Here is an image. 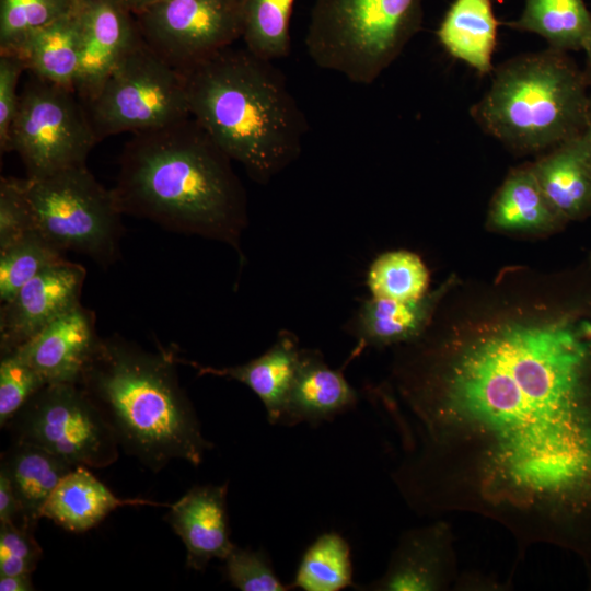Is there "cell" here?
I'll return each instance as SVG.
<instances>
[{
  "label": "cell",
  "mask_w": 591,
  "mask_h": 591,
  "mask_svg": "<svg viewBox=\"0 0 591 591\" xmlns=\"http://www.w3.org/2000/svg\"><path fill=\"white\" fill-rule=\"evenodd\" d=\"M399 432L393 479L421 514L470 512L524 547L591 505V306L502 290L399 348L376 390Z\"/></svg>",
  "instance_id": "cell-1"
},
{
  "label": "cell",
  "mask_w": 591,
  "mask_h": 591,
  "mask_svg": "<svg viewBox=\"0 0 591 591\" xmlns=\"http://www.w3.org/2000/svg\"><path fill=\"white\" fill-rule=\"evenodd\" d=\"M229 155L192 117L134 134L112 189L121 213L216 240L243 259L247 199Z\"/></svg>",
  "instance_id": "cell-2"
},
{
  "label": "cell",
  "mask_w": 591,
  "mask_h": 591,
  "mask_svg": "<svg viewBox=\"0 0 591 591\" xmlns=\"http://www.w3.org/2000/svg\"><path fill=\"white\" fill-rule=\"evenodd\" d=\"M178 70L190 116L254 182L300 157L308 120L274 61L232 45Z\"/></svg>",
  "instance_id": "cell-3"
},
{
  "label": "cell",
  "mask_w": 591,
  "mask_h": 591,
  "mask_svg": "<svg viewBox=\"0 0 591 591\" xmlns=\"http://www.w3.org/2000/svg\"><path fill=\"white\" fill-rule=\"evenodd\" d=\"M175 363L171 350L153 354L115 336L101 339L79 383L119 447L154 472L175 459L198 466L213 447L201 433Z\"/></svg>",
  "instance_id": "cell-4"
},
{
  "label": "cell",
  "mask_w": 591,
  "mask_h": 591,
  "mask_svg": "<svg viewBox=\"0 0 591 591\" xmlns=\"http://www.w3.org/2000/svg\"><path fill=\"white\" fill-rule=\"evenodd\" d=\"M588 85L567 53L547 48L524 54L496 69L471 115L511 151L544 153L584 131Z\"/></svg>",
  "instance_id": "cell-5"
},
{
  "label": "cell",
  "mask_w": 591,
  "mask_h": 591,
  "mask_svg": "<svg viewBox=\"0 0 591 591\" xmlns=\"http://www.w3.org/2000/svg\"><path fill=\"white\" fill-rule=\"evenodd\" d=\"M422 23V0H314L305 34L311 60L355 84L373 83Z\"/></svg>",
  "instance_id": "cell-6"
},
{
  "label": "cell",
  "mask_w": 591,
  "mask_h": 591,
  "mask_svg": "<svg viewBox=\"0 0 591 591\" xmlns=\"http://www.w3.org/2000/svg\"><path fill=\"white\" fill-rule=\"evenodd\" d=\"M36 230L56 247L74 251L108 265L117 259L121 211L112 189L84 165L26 177Z\"/></svg>",
  "instance_id": "cell-7"
},
{
  "label": "cell",
  "mask_w": 591,
  "mask_h": 591,
  "mask_svg": "<svg viewBox=\"0 0 591 591\" xmlns=\"http://www.w3.org/2000/svg\"><path fill=\"white\" fill-rule=\"evenodd\" d=\"M85 106L99 140L157 130L190 116L179 70L142 37Z\"/></svg>",
  "instance_id": "cell-8"
},
{
  "label": "cell",
  "mask_w": 591,
  "mask_h": 591,
  "mask_svg": "<svg viewBox=\"0 0 591 591\" xmlns=\"http://www.w3.org/2000/svg\"><path fill=\"white\" fill-rule=\"evenodd\" d=\"M5 426L13 441L39 447L73 466L101 468L118 457L112 427L80 384H46Z\"/></svg>",
  "instance_id": "cell-9"
},
{
  "label": "cell",
  "mask_w": 591,
  "mask_h": 591,
  "mask_svg": "<svg viewBox=\"0 0 591 591\" xmlns=\"http://www.w3.org/2000/svg\"><path fill=\"white\" fill-rule=\"evenodd\" d=\"M99 141L86 106L74 91L32 76L20 94L9 142L27 177L84 165Z\"/></svg>",
  "instance_id": "cell-10"
},
{
  "label": "cell",
  "mask_w": 591,
  "mask_h": 591,
  "mask_svg": "<svg viewBox=\"0 0 591 591\" xmlns=\"http://www.w3.org/2000/svg\"><path fill=\"white\" fill-rule=\"evenodd\" d=\"M245 0H160L134 14L142 39L176 69L241 39Z\"/></svg>",
  "instance_id": "cell-11"
},
{
  "label": "cell",
  "mask_w": 591,
  "mask_h": 591,
  "mask_svg": "<svg viewBox=\"0 0 591 591\" xmlns=\"http://www.w3.org/2000/svg\"><path fill=\"white\" fill-rule=\"evenodd\" d=\"M76 11L80 59L74 92L86 105L141 35L134 13L120 0H76Z\"/></svg>",
  "instance_id": "cell-12"
},
{
  "label": "cell",
  "mask_w": 591,
  "mask_h": 591,
  "mask_svg": "<svg viewBox=\"0 0 591 591\" xmlns=\"http://www.w3.org/2000/svg\"><path fill=\"white\" fill-rule=\"evenodd\" d=\"M85 274L83 266L65 259L39 273L1 303V356L12 352L80 304Z\"/></svg>",
  "instance_id": "cell-13"
},
{
  "label": "cell",
  "mask_w": 591,
  "mask_h": 591,
  "mask_svg": "<svg viewBox=\"0 0 591 591\" xmlns=\"http://www.w3.org/2000/svg\"><path fill=\"white\" fill-rule=\"evenodd\" d=\"M100 343L94 313L80 303L13 351L23 358L46 384H79Z\"/></svg>",
  "instance_id": "cell-14"
},
{
  "label": "cell",
  "mask_w": 591,
  "mask_h": 591,
  "mask_svg": "<svg viewBox=\"0 0 591 591\" xmlns=\"http://www.w3.org/2000/svg\"><path fill=\"white\" fill-rule=\"evenodd\" d=\"M453 536L444 522L405 532L392 553L383 576L368 586L371 591L444 590L455 579Z\"/></svg>",
  "instance_id": "cell-15"
},
{
  "label": "cell",
  "mask_w": 591,
  "mask_h": 591,
  "mask_svg": "<svg viewBox=\"0 0 591 591\" xmlns=\"http://www.w3.org/2000/svg\"><path fill=\"white\" fill-rule=\"evenodd\" d=\"M457 280L455 275H451L438 288L416 300L395 301L374 297L364 300L346 327L347 333L357 340L349 359L364 348L396 347L418 338Z\"/></svg>",
  "instance_id": "cell-16"
},
{
  "label": "cell",
  "mask_w": 591,
  "mask_h": 591,
  "mask_svg": "<svg viewBox=\"0 0 591 591\" xmlns=\"http://www.w3.org/2000/svg\"><path fill=\"white\" fill-rule=\"evenodd\" d=\"M228 483L190 488L170 506L165 519L183 541L186 566L201 571L213 558L223 559L235 546L230 540Z\"/></svg>",
  "instance_id": "cell-17"
},
{
  "label": "cell",
  "mask_w": 591,
  "mask_h": 591,
  "mask_svg": "<svg viewBox=\"0 0 591 591\" xmlns=\"http://www.w3.org/2000/svg\"><path fill=\"white\" fill-rule=\"evenodd\" d=\"M358 393L343 369H333L316 349H301L283 412L282 426H317L355 408Z\"/></svg>",
  "instance_id": "cell-18"
},
{
  "label": "cell",
  "mask_w": 591,
  "mask_h": 591,
  "mask_svg": "<svg viewBox=\"0 0 591 591\" xmlns=\"http://www.w3.org/2000/svg\"><path fill=\"white\" fill-rule=\"evenodd\" d=\"M530 164L544 195L565 223L591 215V139L586 131Z\"/></svg>",
  "instance_id": "cell-19"
},
{
  "label": "cell",
  "mask_w": 591,
  "mask_h": 591,
  "mask_svg": "<svg viewBox=\"0 0 591 591\" xmlns=\"http://www.w3.org/2000/svg\"><path fill=\"white\" fill-rule=\"evenodd\" d=\"M300 354L301 348L296 335L281 331L265 352L243 364L215 368L190 361L183 362L195 368L198 375H215L243 383L263 403L268 422L279 425Z\"/></svg>",
  "instance_id": "cell-20"
},
{
  "label": "cell",
  "mask_w": 591,
  "mask_h": 591,
  "mask_svg": "<svg viewBox=\"0 0 591 591\" xmlns=\"http://www.w3.org/2000/svg\"><path fill=\"white\" fill-rule=\"evenodd\" d=\"M565 224L544 195L530 163L509 172L489 204L486 220L488 230L515 235L551 234Z\"/></svg>",
  "instance_id": "cell-21"
},
{
  "label": "cell",
  "mask_w": 591,
  "mask_h": 591,
  "mask_svg": "<svg viewBox=\"0 0 591 591\" xmlns=\"http://www.w3.org/2000/svg\"><path fill=\"white\" fill-rule=\"evenodd\" d=\"M169 506L142 498L116 497L86 466L70 471L46 501L42 518L71 532H84L123 506Z\"/></svg>",
  "instance_id": "cell-22"
},
{
  "label": "cell",
  "mask_w": 591,
  "mask_h": 591,
  "mask_svg": "<svg viewBox=\"0 0 591 591\" xmlns=\"http://www.w3.org/2000/svg\"><path fill=\"white\" fill-rule=\"evenodd\" d=\"M498 21L491 0H454L445 12L437 37L454 58L480 74L491 73Z\"/></svg>",
  "instance_id": "cell-23"
},
{
  "label": "cell",
  "mask_w": 591,
  "mask_h": 591,
  "mask_svg": "<svg viewBox=\"0 0 591 591\" xmlns=\"http://www.w3.org/2000/svg\"><path fill=\"white\" fill-rule=\"evenodd\" d=\"M1 466L20 502L22 524L31 529L42 518V510L59 482L76 467L39 447L20 441H13L2 455Z\"/></svg>",
  "instance_id": "cell-24"
},
{
  "label": "cell",
  "mask_w": 591,
  "mask_h": 591,
  "mask_svg": "<svg viewBox=\"0 0 591 591\" xmlns=\"http://www.w3.org/2000/svg\"><path fill=\"white\" fill-rule=\"evenodd\" d=\"M16 54L32 76L74 91L80 59L76 1L68 13L27 37Z\"/></svg>",
  "instance_id": "cell-25"
},
{
  "label": "cell",
  "mask_w": 591,
  "mask_h": 591,
  "mask_svg": "<svg viewBox=\"0 0 591 591\" xmlns=\"http://www.w3.org/2000/svg\"><path fill=\"white\" fill-rule=\"evenodd\" d=\"M503 25L543 37L548 48L583 50L591 37V13L583 0H524L521 15Z\"/></svg>",
  "instance_id": "cell-26"
},
{
  "label": "cell",
  "mask_w": 591,
  "mask_h": 591,
  "mask_svg": "<svg viewBox=\"0 0 591 591\" xmlns=\"http://www.w3.org/2000/svg\"><path fill=\"white\" fill-rule=\"evenodd\" d=\"M291 586L304 591H339L355 587L348 542L336 532L318 535L304 551Z\"/></svg>",
  "instance_id": "cell-27"
},
{
  "label": "cell",
  "mask_w": 591,
  "mask_h": 591,
  "mask_svg": "<svg viewBox=\"0 0 591 591\" xmlns=\"http://www.w3.org/2000/svg\"><path fill=\"white\" fill-rule=\"evenodd\" d=\"M293 4L294 0H245L241 37L244 47L269 61L288 57Z\"/></svg>",
  "instance_id": "cell-28"
},
{
  "label": "cell",
  "mask_w": 591,
  "mask_h": 591,
  "mask_svg": "<svg viewBox=\"0 0 591 591\" xmlns=\"http://www.w3.org/2000/svg\"><path fill=\"white\" fill-rule=\"evenodd\" d=\"M429 270L420 256L407 250L380 254L367 273L371 297L410 301L429 291Z\"/></svg>",
  "instance_id": "cell-29"
},
{
  "label": "cell",
  "mask_w": 591,
  "mask_h": 591,
  "mask_svg": "<svg viewBox=\"0 0 591 591\" xmlns=\"http://www.w3.org/2000/svg\"><path fill=\"white\" fill-rule=\"evenodd\" d=\"M37 230L0 250V301L10 300L27 281L66 258Z\"/></svg>",
  "instance_id": "cell-30"
},
{
  "label": "cell",
  "mask_w": 591,
  "mask_h": 591,
  "mask_svg": "<svg viewBox=\"0 0 591 591\" xmlns=\"http://www.w3.org/2000/svg\"><path fill=\"white\" fill-rule=\"evenodd\" d=\"M76 0H0V53H16L33 33L68 13Z\"/></svg>",
  "instance_id": "cell-31"
},
{
  "label": "cell",
  "mask_w": 591,
  "mask_h": 591,
  "mask_svg": "<svg viewBox=\"0 0 591 591\" xmlns=\"http://www.w3.org/2000/svg\"><path fill=\"white\" fill-rule=\"evenodd\" d=\"M224 573L230 583L242 591H288L273 567L268 554L262 549L234 546L224 558Z\"/></svg>",
  "instance_id": "cell-32"
},
{
  "label": "cell",
  "mask_w": 591,
  "mask_h": 591,
  "mask_svg": "<svg viewBox=\"0 0 591 591\" xmlns=\"http://www.w3.org/2000/svg\"><path fill=\"white\" fill-rule=\"evenodd\" d=\"M45 381L16 352L1 356L0 362V426H5Z\"/></svg>",
  "instance_id": "cell-33"
},
{
  "label": "cell",
  "mask_w": 591,
  "mask_h": 591,
  "mask_svg": "<svg viewBox=\"0 0 591 591\" xmlns=\"http://www.w3.org/2000/svg\"><path fill=\"white\" fill-rule=\"evenodd\" d=\"M36 230L26 178L1 177L0 250Z\"/></svg>",
  "instance_id": "cell-34"
},
{
  "label": "cell",
  "mask_w": 591,
  "mask_h": 591,
  "mask_svg": "<svg viewBox=\"0 0 591 591\" xmlns=\"http://www.w3.org/2000/svg\"><path fill=\"white\" fill-rule=\"evenodd\" d=\"M31 528L0 522V576L32 573L42 549Z\"/></svg>",
  "instance_id": "cell-35"
},
{
  "label": "cell",
  "mask_w": 591,
  "mask_h": 591,
  "mask_svg": "<svg viewBox=\"0 0 591 591\" xmlns=\"http://www.w3.org/2000/svg\"><path fill=\"white\" fill-rule=\"evenodd\" d=\"M26 70L23 58L16 53H0V149L9 152L10 131L14 121L20 94L18 83Z\"/></svg>",
  "instance_id": "cell-36"
},
{
  "label": "cell",
  "mask_w": 591,
  "mask_h": 591,
  "mask_svg": "<svg viewBox=\"0 0 591 591\" xmlns=\"http://www.w3.org/2000/svg\"><path fill=\"white\" fill-rule=\"evenodd\" d=\"M0 522H14L23 525L20 502L10 477L2 466L0 467Z\"/></svg>",
  "instance_id": "cell-37"
},
{
  "label": "cell",
  "mask_w": 591,
  "mask_h": 591,
  "mask_svg": "<svg viewBox=\"0 0 591 591\" xmlns=\"http://www.w3.org/2000/svg\"><path fill=\"white\" fill-rule=\"evenodd\" d=\"M1 591H30L34 590L31 573L0 576Z\"/></svg>",
  "instance_id": "cell-38"
},
{
  "label": "cell",
  "mask_w": 591,
  "mask_h": 591,
  "mask_svg": "<svg viewBox=\"0 0 591 591\" xmlns=\"http://www.w3.org/2000/svg\"><path fill=\"white\" fill-rule=\"evenodd\" d=\"M120 1L125 4V7L131 13L136 14L160 0H120Z\"/></svg>",
  "instance_id": "cell-39"
},
{
  "label": "cell",
  "mask_w": 591,
  "mask_h": 591,
  "mask_svg": "<svg viewBox=\"0 0 591 591\" xmlns=\"http://www.w3.org/2000/svg\"><path fill=\"white\" fill-rule=\"evenodd\" d=\"M583 51L586 54V68L583 70V73L586 76V79L588 81V84H591V37L588 39L587 44L584 45Z\"/></svg>",
  "instance_id": "cell-40"
},
{
  "label": "cell",
  "mask_w": 591,
  "mask_h": 591,
  "mask_svg": "<svg viewBox=\"0 0 591 591\" xmlns=\"http://www.w3.org/2000/svg\"><path fill=\"white\" fill-rule=\"evenodd\" d=\"M586 134L591 139V95H589L588 106H587V119H586Z\"/></svg>",
  "instance_id": "cell-41"
}]
</instances>
